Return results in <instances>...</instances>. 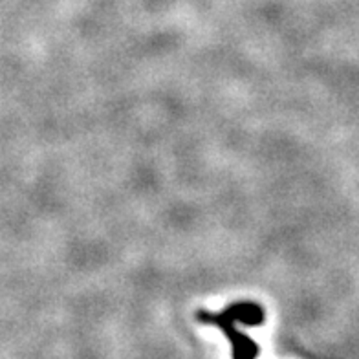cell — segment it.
I'll list each match as a JSON object with an SVG mask.
<instances>
[{"label": "cell", "instance_id": "obj_1", "mask_svg": "<svg viewBox=\"0 0 359 359\" xmlns=\"http://www.w3.org/2000/svg\"><path fill=\"white\" fill-rule=\"evenodd\" d=\"M196 319L205 325L217 326L220 330H224L227 341L231 343L233 359H255L259 355V345L255 341L248 337L246 334H242L241 330H236L235 323H244L248 326H259L264 323L266 312L262 306L257 303H233L222 310V312H208V310H198L196 312Z\"/></svg>", "mask_w": 359, "mask_h": 359}]
</instances>
